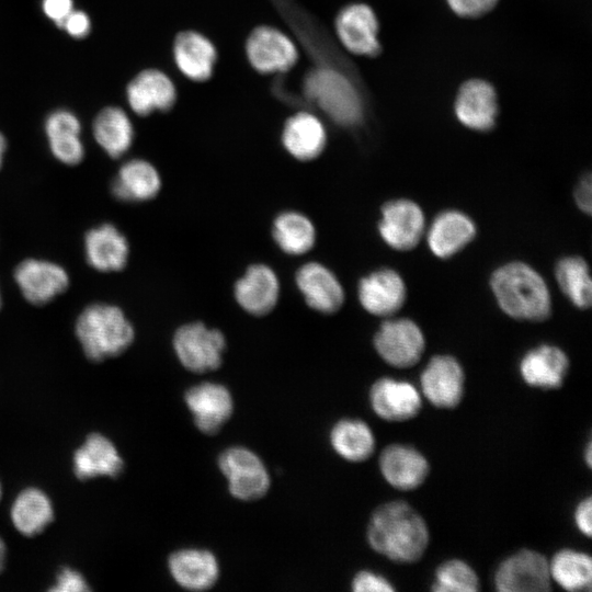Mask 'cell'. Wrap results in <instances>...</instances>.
<instances>
[{"label":"cell","mask_w":592,"mask_h":592,"mask_svg":"<svg viewBox=\"0 0 592 592\" xmlns=\"http://www.w3.org/2000/svg\"><path fill=\"white\" fill-rule=\"evenodd\" d=\"M424 229V217L418 204L409 200H395L382 208L378 230L391 248L407 251L414 248Z\"/></svg>","instance_id":"obj_15"},{"label":"cell","mask_w":592,"mask_h":592,"mask_svg":"<svg viewBox=\"0 0 592 592\" xmlns=\"http://www.w3.org/2000/svg\"><path fill=\"white\" fill-rule=\"evenodd\" d=\"M578 206L587 214L591 213V178L588 175L581 180L576 191Z\"/></svg>","instance_id":"obj_44"},{"label":"cell","mask_w":592,"mask_h":592,"mask_svg":"<svg viewBox=\"0 0 592 592\" xmlns=\"http://www.w3.org/2000/svg\"><path fill=\"white\" fill-rule=\"evenodd\" d=\"M160 189L161 178L158 170L144 159L124 162L111 183L114 197L128 203L152 200Z\"/></svg>","instance_id":"obj_28"},{"label":"cell","mask_w":592,"mask_h":592,"mask_svg":"<svg viewBox=\"0 0 592 592\" xmlns=\"http://www.w3.org/2000/svg\"><path fill=\"white\" fill-rule=\"evenodd\" d=\"M480 589L477 572L466 561L452 558L443 561L434 571L433 592H476Z\"/></svg>","instance_id":"obj_37"},{"label":"cell","mask_w":592,"mask_h":592,"mask_svg":"<svg viewBox=\"0 0 592 592\" xmlns=\"http://www.w3.org/2000/svg\"><path fill=\"white\" fill-rule=\"evenodd\" d=\"M185 405L197 430L206 435L219 432L234 412V399L223 384L204 382L186 389Z\"/></svg>","instance_id":"obj_11"},{"label":"cell","mask_w":592,"mask_h":592,"mask_svg":"<svg viewBox=\"0 0 592 592\" xmlns=\"http://www.w3.org/2000/svg\"><path fill=\"white\" fill-rule=\"evenodd\" d=\"M449 9L460 18H479L489 13L498 0H446Z\"/></svg>","instance_id":"obj_40"},{"label":"cell","mask_w":592,"mask_h":592,"mask_svg":"<svg viewBox=\"0 0 592 592\" xmlns=\"http://www.w3.org/2000/svg\"><path fill=\"white\" fill-rule=\"evenodd\" d=\"M591 441L588 442L584 453V459L589 468L592 465V446Z\"/></svg>","instance_id":"obj_47"},{"label":"cell","mask_w":592,"mask_h":592,"mask_svg":"<svg viewBox=\"0 0 592 592\" xmlns=\"http://www.w3.org/2000/svg\"><path fill=\"white\" fill-rule=\"evenodd\" d=\"M525 384L544 390L559 389L569 369V358L558 346L542 344L530 350L519 365Z\"/></svg>","instance_id":"obj_21"},{"label":"cell","mask_w":592,"mask_h":592,"mask_svg":"<svg viewBox=\"0 0 592 592\" xmlns=\"http://www.w3.org/2000/svg\"><path fill=\"white\" fill-rule=\"evenodd\" d=\"M92 134L96 144L111 158L125 155L134 140L132 121L122 107L114 105L99 111L92 123Z\"/></svg>","instance_id":"obj_30"},{"label":"cell","mask_w":592,"mask_h":592,"mask_svg":"<svg viewBox=\"0 0 592 592\" xmlns=\"http://www.w3.org/2000/svg\"><path fill=\"white\" fill-rule=\"evenodd\" d=\"M168 569L180 587L191 591L210 589L219 577L216 556L204 548H182L168 558Z\"/></svg>","instance_id":"obj_20"},{"label":"cell","mask_w":592,"mask_h":592,"mask_svg":"<svg viewBox=\"0 0 592 592\" xmlns=\"http://www.w3.org/2000/svg\"><path fill=\"white\" fill-rule=\"evenodd\" d=\"M491 288L501 309L512 318L545 320L550 314V295L543 277L522 262L499 267L491 276Z\"/></svg>","instance_id":"obj_3"},{"label":"cell","mask_w":592,"mask_h":592,"mask_svg":"<svg viewBox=\"0 0 592 592\" xmlns=\"http://www.w3.org/2000/svg\"><path fill=\"white\" fill-rule=\"evenodd\" d=\"M126 98L134 113L146 116L153 111L169 110L175 101V89L163 72L146 69L128 83Z\"/></svg>","instance_id":"obj_26"},{"label":"cell","mask_w":592,"mask_h":592,"mask_svg":"<svg viewBox=\"0 0 592 592\" xmlns=\"http://www.w3.org/2000/svg\"><path fill=\"white\" fill-rule=\"evenodd\" d=\"M83 248L89 265L104 273L123 270L129 257L126 237L112 224L91 228L84 236Z\"/></svg>","instance_id":"obj_22"},{"label":"cell","mask_w":592,"mask_h":592,"mask_svg":"<svg viewBox=\"0 0 592 592\" xmlns=\"http://www.w3.org/2000/svg\"><path fill=\"white\" fill-rule=\"evenodd\" d=\"M272 235L282 251L292 255L308 252L316 242L312 221L301 213L288 210L276 216Z\"/></svg>","instance_id":"obj_35"},{"label":"cell","mask_w":592,"mask_h":592,"mask_svg":"<svg viewBox=\"0 0 592 592\" xmlns=\"http://www.w3.org/2000/svg\"><path fill=\"white\" fill-rule=\"evenodd\" d=\"M374 346L388 365L408 368L422 357L425 341L418 325L402 318L385 321L374 337Z\"/></svg>","instance_id":"obj_8"},{"label":"cell","mask_w":592,"mask_h":592,"mask_svg":"<svg viewBox=\"0 0 592 592\" xmlns=\"http://www.w3.org/2000/svg\"><path fill=\"white\" fill-rule=\"evenodd\" d=\"M592 498L588 496L582 499L576 506L573 520L577 528L588 538L592 534Z\"/></svg>","instance_id":"obj_43"},{"label":"cell","mask_w":592,"mask_h":592,"mask_svg":"<svg viewBox=\"0 0 592 592\" xmlns=\"http://www.w3.org/2000/svg\"><path fill=\"white\" fill-rule=\"evenodd\" d=\"M44 130L56 160L66 166H76L83 160L86 149L81 122L73 112L66 109L50 112L45 119Z\"/></svg>","instance_id":"obj_25"},{"label":"cell","mask_w":592,"mask_h":592,"mask_svg":"<svg viewBox=\"0 0 592 592\" xmlns=\"http://www.w3.org/2000/svg\"><path fill=\"white\" fill-rule=\"evenodd\" d=\"M234 295L238 305L253 316H263L273 310L280 296L276 273L266 264H252L236 282Z\"/></svg>","instance_id":"obj_18"},{"label":"cell","mask_w":592,"mask_h":592,"mask_svg":"<svg viewBox=\"0 0 592 592\" xmlns=\"http://www.w3.org/2000/svg\"><path fill=\"white\" fill-rule=\"evenodd\" d=\"M72 471L81 481L117 478L124 471V459L114 442L103 433L92 432L73 451Z\"/></svg>","instance_id":"obj_12"},{"label":"cell","mask_w":592,"mask_h":592,"mask_svg":"<svg viewBox=\"0 0 592 592\" xmlns=\"http://www.w3.org/2000/svg\"><path fill=\"white\" fill-rule=\"evenodd\" d=\"M330 445L343 459L365 462L375 451V436L369 425L361 419L345 418L333 424L329 434Z\"/></svg>","instance_id":"obj_32"},{"label":"cell","mask_w":592,"mask_h":592,"mask_svg":"<svg viewBox=\"0 0 592 592\" xmlns=\"http://www.w3.org/2000/svg\"><path fill=\"white\" fill-rule=\"evenodd\" d=\"M10 519L21 535L35 537L46 531L55 519L53 501L43 489L26 487L15 496Z\"/></svg>","instance_id":"obj_27"},{"label":"cell","mask_w":592,"mask_h":592,"mask_svg":"<svg viewBox=\"0 0 592 592\" xmlns=\"http://www.w3.org/2000/svg\"><path fill=\"white\" fill-rule=\"evenodd\" d=\"M296 284L306 304L321 314H333L344 301V292L337 276L323 264L308 262L296 272Z\"/></svg>","instance_id":"obj_19"},{"label":"cell","mask_w":592,"mask_h":592,"mask_svg":"<svg viewBox=\"0 0 592 592\" xmlns=\"http://www.w3.org/2000/svg\"><path fill=\"white\" fill-rule=\"evenodd\" d=\"M305 93L335 123L353 126L363 117V102L355 84L338 69L320 67L305 79Z\"/></svg>","instance_id":"obj_4"},{"label":"cell","mask_w":592,"mask_h":592,"mask_svg":"<svg viewBox=\"0 0 592 592\" xmlns=\"http://www.w3.org/2000/svg\"><path fill=\"white\" fill-rule=\"evenodd\" d=\"M172 344L178 360L187 371L207 373L221 365L226 339L215 328L192 322L178 328Z\"/></svg>","instance_id":"obj_5"},{"label":"cell","mask_w":592,"mask_h":592,"mask_svg":"<svg viewBox=\"0 0 592 592\" xmlns=\"http://www.w3.org/2000/svg\"><path fill=\"white\" fill-rule=\"evenodd\" d=\"M368 399L374 413L388 422L408 421L422 409V397L414 385L391 377L375 380Z\"/></svg>","instance_id":"obj_13"},{"label":"cell","mask_w":592,"mask_h":592,"mask_svg":"<svg viewBox=\"0 0 592 592\" xmlns=\"http://www.w3.org/2000/svg\"><path fill=\"white\" fill-rule=\"evenodd\" d=\"M378 465L384 479L401 491L419 488L430 473L426 457L417 448L400 443L384 447Z\"/></svg>","instance_id":"obj_17"},{"label":"cell","mask_w":592,"mask_h":592,"mask_svg":"<svg viewBox=\"0 0 592 592\" xmlns=\"http://www.w3.org/2000/svg\"><path fill=\"white\" fill-rule=\"evenodd\" d=\"M217 464L234 498L253 501L267 492L271 482L269 471L253 451L243 446L228 447L219 454Z\"/></svg>","instance_id":"obj_6"},{"label":"cell","mask_w":592,"mask_h":592,"mask_svg":"<svg viewBox=\"0 0 592 592\" xmlns=\"http://www.w3.org/2000/svg\"><path fill=\"white\" fill-rule=\"evenodd\" d=\"M48 590L55 592H87L91 590V587L79 570L64 566L56 573L53 585Z\"/></svg>","instance_id":"obj_38"},{"label":"cell","mask_w":592,"mask_h":592,"mask_svg":"<svg viewBox=\"0 0 592 592\" xmlns=\"http://www.w3.org/2000/svg\"><path fill=\"white\" fill-rule=\"evenodd\" d=\"M358 299L372 315L389 316L405 303L406 286L401 276L390 269L375 271L358 283Z\"/></svg>","instance_id":"obj_24"},{"label":"cell","mask_w":592,"mask_h":592,"mask_svg":"<svg viewBox=\"0 0 592 592\" xmlns=\"http://www.w3.org/2000/svg\"><path fill=\"white\" fill-rule=\"evenodd\" d=\"M556 278L563 294L579 308H588L592 301V282L589 266L579 257L561 259L556 266Z\"/></svg>","instance_id":"obj_36"},{"label":"cell","mask_w":592,"mask_h":592,"mask_svg":"<svg viewBox=\"0 0 592 592\" xmlns=\"http://www.w3.org/2000/svg\"><path fill=\"white\" fill-rule=\"evenodd\" d=\"M335 27L341 43L351 53L368 57L380 53L378 20L367 4L353 3L342 9L338 14Z\"/></svg>","instance_id":"obj_16"},{"label":"cell","mask_w":592,"mask_h":592,"mask_svg":"<svg viewBox=\"0 0 592 592\" xmlns=\"http://www.w3.org/2000/svg\"><path fill=\"white\" fill-rule=\"evenodd\" d=\"M2 493H3V491H2V485H1V482H0V501H1V499H2Z\"/></svg>","instance_id":"obj_48"},{"label":"cell","mask_w":592,"mask_h":592,"mask_svg":"<svg viewBox=\"0 0 592 592\" xmlns=\"http://www.w3.org/2000/svg\"><path fill=\"white\" fill-rule=\"evenodd\" d=\"M173 52L178 68L190 79L203 81L212 75L216 52L213 44L201 34H179Z\"/></svg>","instance_id":"obj_33"},{"label":"cell","mask_w":592,"mask_h":592,"mask_svg":"<svg viewBox=\"0 0 592 592\" xmlns=\"http://www.w3.org/2000/svg\"><path fill=\"white\" fill-rule=\"evenodd\" d=\"M5 151H7V139L4 135L0 132V168L3 163Z\"/></svg>","instance_id":"obj_46"},{"label":"cell","mask_w":592,"mask_h":592,"mask_svg":"<svg viewBox=\"0 0 592 592\" xmlns=\"http://www.w3.org/2000/svg\"><path fill=\"white\" fill-rule=\"evenodd\" d=\"M475 235L476 227L468 216L457 210H447L433 220L428 243L433 254L445 259L462 250Z\"/></svg>","instance_id":"obj_29"},{"label":"cell","mask_w":592,"mask_h":592,"mask_svg":"<svg viewBox=\"0 0 592 592\" xmlns=\"http://www.w3.org/2000/svg\"><path fill=\"white\" fill-rule=\"evenodd\" d=\"M366 538L371 548L387 559L413 563L423 557L430 532L424 519L410 503L394 500L372 512Z\"/></svg>","instance_id":"obj_1"},{"label":"cell","mask_w":592,"mask_h":592,"mask_svg":"<svg viewBox=\"0 0 592 592\" xmlns=\"http://www.w3.org/2000/svg\"><path fill=\"white\" fill-rule=\"evenodd\" d=\"M1 301H2V300H1V292H0V307H1Z\"/></svg>","instance_id":"obj_49"},{"label":"cell","mask_w":592,"mask_h":592,"mask_svg":"<svg viewBox=\"0 0 592 592\" xmlns=\"http://www.w3.org/2000/svg\"><path fill=\"white\" fill-rule=\"evenodd\" d=\"M499 112L494 87L483 79H469L458 89L454 113L460 124L477 132H488L496 125Z\"/></svg>","instance_id":"obj_14"},{"label":"cell","mask_w":592,"mask_h":592,"mask_svg":"<svg viewBox=\"0 0 592 592\" xmlns=\"http://www.w3.org/2000/svg\"><path fill=\"white\" fill-rule=\"evenodd\" d=\"M13 277L22 296L33 305H45L69 285L67 271L56 262L29 258L14 269Z\"/></svg>","instance_id":"obj_9"},{"label":"cell","mask_w":592,"mask_h":592,"mask_svg":"<svg viewBox=\"0 0 592 592\" xmlns=\"http://www.w3.org/2000/svg\"><path fill=\"white\" fill-rule=\"evenodd\" d=\"M551 583L548 559L528 548L503 559L494 572V587L500 592H547Z\"/></svg>","instance_id":"obj_7"},{"label":"cell","mask_w":592,"mask_h":592,"mask_svg":"<svg viewBox=\"0 0 592 592\" xmlns=\"http://www.w3.org/2000/svg\"><path fill=\"white\" fill-rule=\"evenodd\" d=\"M73 9V0H42L43 13L57 27Z\"/></svg>","instance_id":"obj_42"},{"label":"cell","mask_w":592,"mask_h":592,"mask_svg":"<svg viewBox=\"0 0 592 592\" xmlns=\"http://www.w3.org/2000/svg\"><path fill=\"white\" fill-rule=\"evenodd\" d=\"M351 589L354 592H394L396 589L384 576L372 570H361L353 576Z\"/></svg>","instance_id":"obj_39"},{"label":"cell","mask_w":592,"mask_h":592,"mask_svg":"<svg viewBox=\"0 0 592 592\" xmlns=\"http://www.w3.org/2000/svg\"><path fill=\"white\" fill-rule=\"evenodd\" d=\"M75 333L92 362H103L124 353L134 342L135 330L124 311L111 304L95 303L78 316Z\"/></svg>","instance_id":"obj_2"},{"label":"cell","mask_w":592,"mask_h":592,"mask_svg":"<svg viewBox=\"0 0 592 592\" xmlns=\"http://www.w3.org/2000/svg\"><path fill=\"white\" fill-rule=\"evenodd\" d=\"M420 386L431 405L440 409H454L464 397V369L454 356L434 355L420 375Z\"/></svg>","instance_id":"obj_10"},{"label":"cell","mask_w":592,"mask_h":592,"mask_svg":"<svg viewBox=\"0 0 592 592\" xmlns=\"http://www.w3.org/2000/svg\"><path fill=\"white\" fill-rule=\"evenodd\" d=\"M8 549L3 538L0 536V572L4 569L7 562Z\"/></svg>","instance_id":"obj_45"},{"label":"cell","mask_w":592,"mask_h":592,"mask_svg":"<svg viewBox=\"0 0 592 592\" xmlns=\"http://www.w3.org/2000/svg\"><path fill=\"white\" fill-rule=\"evenodd\" d=\"M59 29L77 39L87 37L92 29L91 19L87 12L73 9L62 21Z\"/></svg>","instance_id":"obj_41"},{"label":"cell","mask_w":592,"mask_h":592,"mask_svg":"<svg viewBox=\"0 0 592 592\" xmlns=\"http://www.w3.org/2000/svg\"><path fill=\"white\" fill-rule=\"evenodd\" d=\"M252 66L261 72L284 71L297 59L292 41L280 31L263 26L254 30L247 43Z\"/></svg>","instance_id":"obj_23"},{"label":"cell","mask_w":592,"mask_h":592,"mask_svg":"<svg viewBox=\"0 0 592 592\" xmlns=\"http://www.w3.org/2000/svg\"><path fill=\"white\" fill-rule=\"evenodd\" d=\"M548 562L551 581L560 588L570 592L591 591L592 559L589 554L562 548Z\"/></svg>","instance_id":"obj_34"},{"label":"cell","mask_w":592,"mask_h":592,"mask_svg":"<svg viewBox=\"0 0 592 592\" xmlns=\"http://www.w3.org/2000/svg\"><path fill=\"white\" fill-rule=\"evenodd\" d=\"M282 140L294 158L308 161L321 153L327 137L321 122L316 116L301 112L286 122Z\"/></svg>","instance_id":"obj_31"}]
</instances>
